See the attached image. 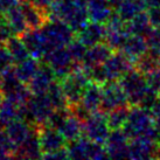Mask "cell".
Segmentation results:
<instances>
[{
	"label": "cell",
	"instance_id": "cell-1",
	"mask_svg": "<svg viewBox=\"0 0 160 160\" xmlns=\"http://www.w3.org/2000/svg\"><path fill=\"white\" fill-rule=\"evenodd\" d=\"M124 133L129 138H137L140 136H148L154 138V120L153 113L145 108H136L131 110L128 120L123 126Z\"/></svg>",
	"mask_w": 160,
	"mask_h": 160
},
{
	"label": "cell",
	"instance_id": "cell-2",
	"mask_svg": "<svg viewBox=\"0 0 160 160\" xmlns=\"http://www.w3.org/2000/svg\"><path fill=\"white\" fill-rule=\"evenodd\" d=\"M120 85L128 97V102L132 104H140L142 98L150 89L146 77L139 70H130L120 77Z\"/></svg>",
	"mask_w": 160,
	"mask_h": 160
},
{
	"label": "cell",
	"instance_id": "cell-3",
	"mask_svg": "<svg viewBox=\"0 0 160 160\" xmlns=\"http://www.w3.org/2000/svg\"><path fill=\"white\" fill-rule=\"evenodd\" d=\"M39 133V140L45 158H56L58 153L66 151V138L58 129L53 126L42 128Z\"/></svg>",
	"mask_w": 160,
	"mask_h": 160
},
{
	"label": "cell",
	"instance_id": "cell-4",
	"mask_svg": "<svg viewBox=\"0 0 160 160\" xmlns=\"http://www.w3.org/2000/svg\"><path fill=\"white\" fill-rule=\"evenodd\" d=\"M41 29H42L41 31L42 34L45 35L46 40L48 42L49 48L52 50L58 47H64L66 45L70 43L72 39L71 27L60 19L48 23L47 26H43Z\"/></svg>",
	"mask_w": 160,
	"mask_h": 160
},
{
	"label": "cell",
	"instance_id": "cell-5",
	"mask_svg": "<svg viewBox=\"0 0 160 160\" xmlns=\"http://www.w3.org/2000/svg\"><path fill=\"white\" fill-rule=\"evenodd\" d=\"M61 87L66 93L68 103L74 105L76 103L81 102L85 90L89 87V78L83 72L71 71L66 77H63Z\"/></svg>",
	"mask_w": 160,
	"mask_h": 160
},
{
	"label": "cell",
	"instance_id": "cell-6",
	"mask_svg": "<svg viewBox=\"0 0 160 160\" xmlns=\"http://www.w3.org/2000/svg\"><path fill=\"white\" fill-rule=\"evenodd\" d=\"M110 130L111 128L108 123V117L103 115V112H93L83 123V132H85L87 137L101 144L107 142Z\"/></svg>",
	"mask_w": 160,
	"mask_h": 160
},
{
	"label": "cell",
	"instance_id": "cell-7",
	"mask_svg": "<svg viewBox=\"0 0 160 160\" xmlns=\"http://www.w3.org/2000/svg\"><path fill=\"white\" fill-rule=\"evenodd\" d=\"M128 97L125 95L122 85L115 83L113 81L105 82L102 85V105L103 112H109L118 107L125 105Z\"/></svg>",
	"mask_w": 160,
	"mask_h": 160
},
{
	"label": "cell",
	"instance_id": "cell-8",
	"mask_svg": "<svg viewBox=\"0 0 160 160\" xmlns=\"http://www.w3.org/2000/svg\"><path fill=\"white\" fill-rule=\"evenodd\" d=\"M69 157L70 158H104L107 157L105 150L101 146V142H93L91 139H82L77 138L71 144L69 148Z\"/></svg>",
	"mask_w": 160,
	"mask_h": 160
},
{
	"label": "cell",
	"instance_id": "cell-9",
	"mask_svg": "<svg viewBox=\"0 0 160 160\" xmlns=\"http://www.w3.org/2000/svg\"><path fill=\"white\" fill-rule=\"evenodd\" d=\"M46 56L48 58L50 68L54 70L55 75H58V77H66L68 74H70L72 71L75 61L71 58L69 50H66L63 47L53 49Z\"/></svg>",
	"mask_w": 160,
	"mask_h": 160
},
{
	"label": "cell",
	"instance_id": "cell-10",
	"mask_svg": "<svg viewBox=\"0 0 160 160\" xmlns=\"http://www.w3.org/2000/svg\"><path fill=\"white\" fill-rule=\"evenodd\" d=\"M54 109L55 108L46 93L36 95V97L29 98L27 102V113L39 124L49 120L50 116L53 115Z\"/></svg>",
	"mask_w": 160,
	"mask_h": 160
},
{
	"label": "cell",
	"instance_id": "cell-11",
	"mask_svg": "<svg viewBox=\"0 0 160 160\" xmlns=\"http://www.w3.org/2000/svg\"><path fill=\"white\" fill-rule=\"evenodd\" d=\"M158 146L159 145L156 139L148 136L132 138V142L129 144V158L147 159L157 157Z\"/></svg>",
	"mask_w": 160,
	"mask_h": 160
},
{
	"label": "cell",
	"instance_id": "cell-12",
	"mask_svg": "<svg viewBox=\"0 0 160 160\" xmlns=\"http://www.w3.org/2000/svg\"><path fill=\"white\" fill-rule=\"evenodd\" d=\"M54 78H55V72L50 68V66L39 67L35 75L29 81V89L35 95L47 93L50 85L54 83Z\"/></svg>",
	"mask_w": 160,
	"mask_h": 160
},
{
	"label": "cell",
	"instance_id": "cell-13",
	"mask_svg": "<svg viewBox=\"0 0 160 160\" xmlns=\"http://www.w3.org/2000/svg\"><path fill=\"white\" fill-rule=\"evenodd\" d=\"M128 136L124 131L113 130V132L109 134L107 139L108 153L112 158H124L129 157V144H128Z\"/></svg>",
	"mask_w": 160,
	"mask_h": 160
},
{
	"label": "cell",
	"instance_id": "cell-14",
	"mask_svg": "<svg viewBox=\"0 0 160 160\" xmlns=\"http://www.w3.org/2000/svg\"><path fill=\"white\" fill-rule=\"evenodd\" d=\"M19 5L23 14V18L26 20L28 29H40L45 26L46 14L42 13L43 9L39 8L29 0H22Z\"/></svg>",
	"mask_w": 160,
	"mask_h": 160
},
{
	"label": "cell",
	"instance_id": "cell-15",
	"mask_svg": "<svg viewBox=\"0 0 160 160\" xmlns=\"http://www.w3.org/2000/svg\"><path fill=\"white\" fill-rule=\"evenodd\" d=\"M111 56V47L109 45H97L92 46L90 49L85 52L82 63L89 70L91 68L96 67L98 64H102Z\"/></svg>",
	"mask_w": 160,
	"mask_h": 160
},
{
	"label": "cell",
	"instance_id": "cell-16",
	"mask_svg": "<svg viewBox=\"0 0 160 160\" xmlns=\"http://www.w3.org/2000/svg\"><path fill=\"white\" fill-rule=\"evenodd\" d=\"M107 36V29L101 25V22L93 21L90 25L81 29L80 41L87 47H91L97 43H101V41Z\"/></svg>",
	"mask_w": 160,
	"mask_h": 160
},
{
	"label": "cell",
	"instance_id": "cell-17",
	"mask_svg": "<svg viewBox=\"0 0 160 160\" xmlns=\"http://www.w3.org/2000/svg\"><path fill=\"white\" fill-rule=\"evenodd\" d=\"M87 8L92 21L102 22L111 19L112 5L109 0H88Z\"/></svg>",
	"mask_w": 160,
	"mask_h": 160
},
{
	"label": "cell",
	"instance_id": "cell-18",
	"mask_svg": "<svg viewBox=\"0 0 160 160\" xmlns=\"http://www.w3.org/2000/svg\"><path fill=\"white\" fill-rule=\"evenodd\" d=\"M83 120H81L77 116H69V113L66 115L61 122V124L58 126V130L64 136L67 140L74 142L75 139L80 138L81 132H83Z\"/></svg>",
	"mask_w": 160,
	"mask_h": 160
},
{
	"label": "cell",
	"instance_id": "cell-19",
	"mask_svg": "<svg viewBox=\"0 0 160 160\" xmlns=\"http://www.w3.org/2000/svg\"><path fill=\"white\" fill-rule=\"evenodd\" d=\"M122 49H123V53L129 58L139 60L144 54L147 53L148 46H147V41L144 39V36L134 34L133 36L126 39Z\"/></svg>",
	"mask_w": 160,
	"mask_h": 160
},
{
	"label": "cell",
	"instance_id": "cell-20",
	"mask_svg": "<svg viewBox=\"0 0 160 160\" xmlns=\"http://www.w3.org/2000/svg\"><path fill=\"white\" fill-rule=\"evenodd\" d=\"M80 103L91 113L93 111H96L97 109H101V105H102V84H98V83L90 84L85 90Z\"/></svg>",
	"mask_w": 160,
	"mask_h": 160
},
{
	"label": "cell",
	"instance_id": "cell-21",
	"mask_svg": "<svg viewBox=\"0 0 160 160\" xmlns=\"http://www.w3.org/2000/svg\"><path fill=\"white\" fill-rule=\"evenodd\" d=\"M41 146L39 140V133L32 131V133L25 139V142L19 146L17 156L19 158H39L41 156Z\"/></svg>",
	"mask_w": 160,
	"mask_h": 160
},
{
	"label": "cell",
	"instance_id": "cell-22",
	"mask_svg": "<svg viewBox=\"0 0 160 160\" xmlns=\"http://www.w3.org/2000/svg\"><path fill=\"white\" fill-rule=\"evenodd\" d=\"M6 133L8 134V137L11 138V140L13 142L14 145L19 147L25 142V139L32 133V131L26 123L15 119L8 124Z\"/></svg>",
	"mask_w": 160,
	"mask_h": 160
},
{
	"label": "cell",
	"instance_id": "cell-23",
	"mask_svg": "<svg viewBox=\"0 0 160 160\" xmlns=\"http://www.w3.org/2000/svg\"><path fill=\"white\" fill-rule=\"evenodd\" d=\"M117 8H118L117 15L123 21H130L140 13L142 8H145V6L142 0H123Z\"/></svg>",
	"mask_w": 160,
	"mask_h": 160
},
{
	"label": "cell",
	"instance_id": "cell-24",
	"mask_svg": "<svg viewBox=\"0 0 160 160\" xmlns=\"http://www.w3.org/2000/svg\"><path fill=\"white\" fill-rule=\"evenodd\" d=\"M152 26L150 18H148V14L147 13H140L136 15L132 20L129 21V29L128 32H130L131 34H137V35H147L150 33V28Z\"/></svg>",
	"mask_w": 160,
	"mask_h": 160
},
{
	"label": "cell",
	"instance_id": "cell-25",
	"mask_svg": "<svg viewBox=\"0 0 160 160\" xmlns=\"http://www.w3.org/2000/svg\"><path fill=\"white\" fill-rule=\"evenodd\" d=\"M39 69L38 62L34 58H26L21 62H19V66L15 68V74L19 77V80L22 81L23 83L29 82L32 80V77L35 75V72Z\"/></svg>",
	"mask_w": 160,
	"mask_h": 160
},
{
	"label": "cell",
	"instance_id": "cell-26",
	"mask_svg": "<svg viewBox=\"0 0 160 160\" xmlns=\"http://www.w3.org/2000/svg\"><path fill=\"white\" fill-rule=\"evenodd\" d=\"M130 113V108L125 104V105H122V107H118L109 111V115H108V123H109V126L111 128L112 130H118L120 128H123L128 120V117H129Z\"/></svg>",
	"mask_w": 160,
	"mask_h": 160
},
{
	"label": "cell",
	"instance_id": "cell-27",
	"mask_svg": "<svg viewBox=\"0 0 160 160\" xmlns=\"http://www.w3.org/2000/svg\"><path fill=\"white\" fill-rule=\"evenodd\" d=\"M6 48L8 49V52L13 58V61L15 62L19 63L28 58L29 52L22 40H19L17 38H11L9 40L6 41Z\"/></svg>",
	"mask_w": 160,
	"mask_h": 160
},
{
	"label": "cell",
	"instance_id": "cell-28",
	"mask_svg": "<svg viewBox=\"0 0 160 160\" xmlns=\"http://www.w3.org/2000/svg\"><path fill=\"white\" fill-rule=\"evenodd\" d=\"M19 109L15 103L7 101L0 105V125H7L17 119Z\"/></svg>",
	"mask_w": 160,
	"mask_h": 160
},
{
	"label": "cell",
	"instance_id": "cell-29",
	"mask_svg": "<svg viewBox=\"0 0 160 160\" xmlns=\"http://www.w3.org/2000/svg\"><path fill=\"white\" fill-rule=\"evenodd\" d=\"M47 96L49 97L50 102L53 104V107L55 109H63V108L67 105L68 99L66 97V93L63 91L62 87L58 84H53L50 85V88L47 91Z\"/></svg>",
	"mask_w": 160,
	"mask_h": 160
},
{
	"label": "cell",
	"instance_id": "cell-30",
	"mask_svg": "<svg viewBox=\"0 0 160 160\" xmlns=\"http://www.w3.org/2000/svg\"><path fill=\"white\" fill-rule=\"evenodd\" d=\"M146 36L147 46H148L147 52L160 58V27H154Z\"/></svg>",
	"mask_w": 160,
	"mask_h": 160
},
{
	"label": "cell",
	"instance_id": "cell-31",
	"mask_svg": "<svg viewBox=\"0 0 160 160\" xmlns=\"http://www.w3.org/2000/svg\"><path fill=\"white\" fill-rule=\"evenodd\" d=\"M85 47L87 46L83 45L80 40L77 41V42H74V43H71L69 46V53H70L71 58L72 60L75 61V62H78V61H83V58H84L85 55Z\"/></svg>",
	"mask_w": 160,
	"mask_h": 160
},
{
	"label": "cell",
	"instance_id": "cell-32",
	"mask_svg": "<svg viewBox=\"0 0 160 160\" xmlns=\"http://www.w3.org/2000/svg\"><path fill=\"white\" fill-rule=\"evenodd\" d=\"M14 33L13 28L11 26L7 18L0 19V41H7L12 38Z\"/></svg>",
	"mask_w": 160,
	"mask_h": 160
},
{
	"label": "cell",
	"instance_id": "cell-33",
	"mask_svg": "<svg viewBox=\"0 0 160 160\" xmlns=\"http://www.w3.org/2000/svg\"><path fill=\"white\" fill-rule=\"evenodd\" d=\"M13 62V58L6 47L0 48V71H6L9 64Z\"/></svg>",
	"mask_w": 160,
	"mask_h": 160
},
{
	"label": "cell",
	"instance_id": "cell-34",
	"mask_svg": "<svg viewBox=\"0 0 160 160\" xmlns=\"http://www.w3.org/2000/svg\"><path fill=\"white\" fill-rule=\"evenodd\" d=\"M147 14H148V18H150V21H151L152 26L160 27V6L150 8V11L147 12Z\"/></svg>",
	"mask_w": 160,
	"mask_h": 160
},
{
	"label": "cell",
	"instance_id": "cell-35",
	"mask_svg": "<svg viewBox=\"0 0 160 160\" xmlns=\"http://www.w3.org/2000/svg\"><path fill=\"white\" fill-rule=\"evenodd\" d=\"M31 2L38 6L39 8L43 9L45 11L46 7H49V6H52V5L55 2V0H29Z\"/></svg>",
	"mask_w": 160,
	"mask_h": 160
},
{
	"label": "cell",
	"instance_id": "cell-36",
	"mask_svg": "<svg viewBox=\"0 0 160 160\" xmlns=\"http://www.w3.org/2000/svg\"><path fill=\"white\" fill-rule=\"evenodd\" d=\"M152 113L153 116L156 117V118H160V96L157 98L156 103H154V105L152 107Z\"/></svg>",
	"mask_w": 160,
	"mask_h": 160
},
{
	"label": "cell",
	"instance_id": "cell-37",
	"mask_svg": "<svg viewBox=\"0 0 160 160\" xmlns=\"http://www.w3.org/2000/svg\"><path fill=\"white\" fill-rule=\"evenodd\" d=\"M145 7L152 8V7H158L160 6V0H142Z\"/></svg>",
	"mask_w": 160,
	"mask_h": 160
},
{
	"label": "cell",
	"instance_id": "cell-38",
	"mask_svg": "<svg viewBox=\"0 0 160 160\" xmlns=\"http://www.w3.org/2000/svg\"><path fill=\"white\" fill-rule=\"evenodd\" d=\"M154 138L157 142H160V118L154 123Z\"/></svg>",
	"mask_w": 160,
	"mask_h": 160
},
{
	"label": "cell",
	"instance_id": "cell-39",
	"mask_svg": "<svg viewBox=\"0 0 160 160\" xmlns=\"http://www.w3.org/2000/svg\"><path fill=\"white\" fill-rule=\"evenodd\" d=\"M8 153L9 152L7 151V150L4 147V145L0 142V158H7V157L9 156Z\"/></svg>",
	"mask_w": 160,
	"mask_h": 160
},
{
	"label": "cell",
	"instance_id": "cell-40",
	"mask_svg": "<svg viewBox=\"0 0 160 160\" xmlns=\"http://www.w3.org/2000/svg\"><path fill=\"white\" fill-rule=\"evenodd\" d=\"M109 1H110V4L112 5V7H118V6L122 4L123 0H109Z\"/></svg>",
	"mask_w": 160,
	"mask_h": 160
}]
</instances>
